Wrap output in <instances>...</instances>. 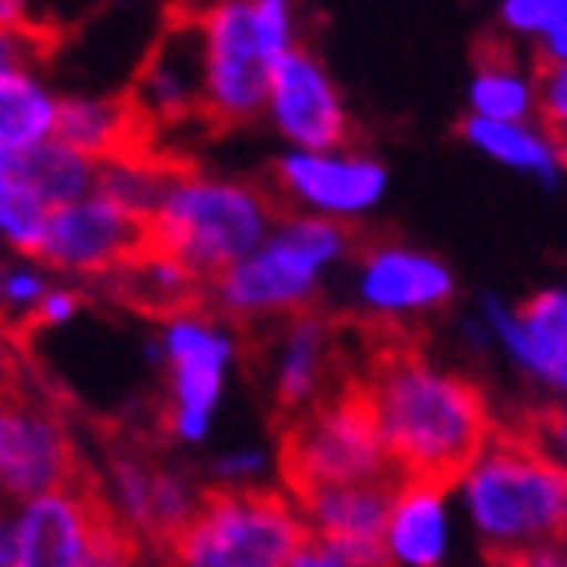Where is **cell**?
Here are the masks:
<instances>
[{
    "mask_svg": "<svg viewBox=\"0 0 567 567\" xmlns=\"http://www.w3.org/2000/svg\"><path fill=\"white\" fill-rule=\"evenodd\" d=\"M551 413H559V416H564V421H567V405H559V409H551Z\"/></svg>",
    "mask_w": 567,
    "mask_h": 567,
    "instance_id": "cell-43",
    "label": "cell"
},
{
    "mask_svg": "<svg viewBox=\"0 0 567 567\" xmlns=\"http://www.w3.org/2000/svg\"><path fill=\"white\" fill-rule=\"evenodd\" d=\"M393 484H346V488H318L298 496L306 536L361 567H385L381 536H385Z\"/></svg>",
    "mask_w": 567,
    "mask_h": 567,
    "instance_id": "cell-20",
    "label": "cell"
},
{
    "mask_svg": "<svg viewBox=\"0 0 567 567\" xmlns=\"http://www.w3.org/2000/svg\"><path fill=\"white\" fill-rule=\"evenodd\" d=\"M532 433L539 436V445L548 449V453H556L559 461L567 464V421L559 413H551V409H544V413L532 421Z\"/></svg>",
    "mask_w": 567,
    "mask_h": 567,
    "instance_id": "cell-38",
    "label": "cell"
},
{
    "mask_svg": "<svg viewBox=\"0 0 567 567\" xmlns=\"http://www.w3.org/2000/svg\"><path fill=\"white\" fill-rule=\"evenodd\" d=\"M456 132L468 143V152L496 163V167L528 175V179L544 183V187H559V183H564V143H559L539 120L488 123V120L464 115Z\"/></svg>",
    "mask_w": 567,
    "mask_h": 567,
    "instance_id": "cell-22",
    "label": "cell"
},
{
    "mask_svg": "<svg viewBox=\"0 0 567 567\" xmlns=\"http://www.w3.org/2000/svg\"><path fill=\"white\" fill-rule=\"evenodd\" d=\"M453 501L496 567L539 548H567V464L532 429H496L453 481Z\"/></svg>",
    "mask_w": 567,
    "mask_h": 567,
    "instance_id": "cell-2",
    "label": "cell"
},
{
    "mask_svg": "<svg viewBox=\"0 0 567 567\" xmlns=\"http://www.w3.org/2000/svg\"><path fill=\"white\" fill-rule=\"evenodd\" d=\"M24 389V346L12 326L0 322V398H17Z\"/></svg>",
    "mask_w": 567,
    "mask_h": 567,
    "instance_id": "cell-37",
    "label": "cell"
},
{
    "mask_svg": "<svg viewBox=\"0 0 567 567\" xmlns=\"http://www.w3.org/2000/svg\"><path fill=\"white\" fill-rule=\"evenodd\" d=\"M171 167H175V163L159 159V155H152L147 147H140V152L115 155V159L100 163L95 190H100L104 199H112L115 207L127 210V215L147 223V215H152L163 195V183H167Z\"/></svg>",
    "mask_w": 567,
    "mask_h": 567,
    "instance_id": "cell-27",
    "label": "cell"
},
{
    "mask_svg": "<svg viewBox=\"0 0 567 567\" xmlns=\"http://www.w3.org/2000/svg\"><path fill=\"white\" fill-rule=\"evenodd\" d=\"M346 385L353 381L341 378V338L330 313L306 310L275 326L266 346V389L286 421L310 413Z\"/></svg>",
    "mask_w": 567,
    "mask_h": 567,
    "instance_id": "cell-15",
    "label": "cell"
},
{
    "mask_svg": "<svg viewBox=\"0 0 567 567\" xmlns=\"http://www.w3.org/2000/svg\"><path fill=\"white\" fill-rule=\"evenodd\" d=\"M52 286H56V275H48L37 258H0V322L24 338Z\"/></svg>",
    "mask_w": 567,
    "mask_h": 567,
    "instance_id": "cell-30",
    "label": "cell"
},
{
    "mask_svg": "<svg viewBox=\"0 0 567 567\" xmlns=\"http://www.w3.org/2000/svg\"><path fill=\"white\" fill-rule=\"evenodd\" d=\"M350 298L361 322L405 333L456 302V275L425 246L369 243L353 258Z\"/></svg>",
    "mask_w": 567,
    "mask_h": 567,
    "instance_id": "cell-9",
    "label": "cell"
},
{
    "mask_svg": "<svg viewBox=\"0 0 567 567\" xmlns=\"http://www.w3.org/2000/svg\"><path fill=\"white\" fill-rule=\"evenodd\" d=\"M250 20H255V37L270 56V64H278L302 44L298 4H290V0H250Z\"/></svg>",
    "mask_w": 567,
    "mask_h": 567,
    "instance_id": "cell-31",
    "label": "cell"
},
{
    "mask_svg": "<svg viewBox=\"0 0 567 567\" xmlns=\"http://www.w3.org/2000/svg\"><path fill=\"white\" fill-rule=\"evenodd\" d=\"M278 461H282V488L293 501L318 488L398 481L358 381L338 389L310 413L286 421Z\"/></svg>",
    "mask_w": 567,
    "mask_h": 567,
    "instance_id": "cell-7",
    "label": "cell"
},
{
    "mask_svg": "<svg viewBox=\"0 0 567 567\" xmlns=\"http://www.w3.org/2000/svg\"><path fill=\"white\" fill-rule=\"evenodd\" d=\"M48 52V32L40 24L0 29V76L4 72H37Z\"/></svg>",
    "mask_w": 567,
    "mask_h": 567,
    "instance_id": "cell-32",
    "label": "cell"
},
{
    "mask_svg": "<svg viewBox=\"0 0 567 567\" xmlns=\"http://www.w3.org/2000/svg\"><path fill=\"white\" fill-rule=\"evenodd\" d=\"M80 481H87V473L64 413L56 405H48V401L29 398L20 389L17 398H12V425H9V449H4V473H0V501L20 504Z\"/></svg>",
    "mask_w": 567,
    "mask_h": 567,
    "instance_id": "cell-16",
    "label": "cell"
},
{
    "mask_svg": "<svg viewBox=\"0 0 567 567\" xmlns=\"http://www.w3.org/2000/svg\"><path fill=\"white\" fill-rule=\"evenodd\" d=\"M107 524L87 481L12 504L17 567H84Z\"/></svg>",
    "mask_w": 567,
    "mask_h": 567,
    "instance_id": "cell-17",
    "label": "cell"
},
{
    "mask_svg": "<svg viewBox=\"0 0 567 567\" xmlns=\"http://www.w3.org/2000/svg\"><path fill=\"white\" fill-rule=\"evenodd\" d=\"M199 476L210 492H258L275 488V476H282V461L266 445H227L210 456Z\"/></svg>",
    "mask_w": 567,
    "mask_h": 567,
    "instance_id": "cell-29",
    "label": "cell"
},
{
    "mask_svg": "<svg viewBox=\"0 0 567 567\" xmlns=\"http://www.w3.org/2000/svg\"><path fill=\"white\" fill-rule=\"evenodd\" d=\"M270 190L290 215H310L350 230L385 203L389 167L353 143L333 152H286L275 163Z\"/></svg>",
    "mask_w": 567,
    "mask_h": 567,
    "instance_id": "cell-12",
    "label": "cell"
},
{
    "mask_svg": "<svg viewBox=\"0 0 567 567\" xmlns=\"http://www.w3.org/2000/svg\"><path fill=\"white\" fill-rule=\"evenodd\" d=\"M203 64V120L215 127H243L258 120L270 87V56L250 20V0H215L195 9Z\"/></svg>",
    "mask_w": 567,
    "mask_h": 567,
    "instance_id": "cell-10",
    "label": "cell"
},
{
    "mask_svg": "<svg viewBox=\"0 0 567 567\" xmlns=\"http://www.w3.org/2000/svg\"><path fill=\"white\" fill-rule=\"evenodd\" d=\"M60 95L40 72L0 76V159H20L56 140Z\"/></svg>",
    "mask_w": 567,
    "mask_h": 567,
    "instance_id": "cell-24",
    "label": "cell"
},
{
    "mask_svg": "<svg viewBox=\"0 0 567 567\" xmlns=\"http://www.w3.org/2000/svg\"><path fill=\"white\" fill-rule=\"evenodd\" d=\"M564 179H567V143H564Z\"/></svg>",
    "mask_w": 567,
    "mask_h": 567,
    "instance_id": "cell-44",
    "label": "cell"
},
{
    "mask_svg": "<svg viewBox=\"0 0 567 567\" xmlns=\"http://www.w3.org/2000/svg\"><path fill=\"white\" fill-rule=\"evenodd\" d=\"M84 290L72 282H56L52 290L44 293V302H40L37 318H32L29 333L32 330H64V326H72L84 313Z\"/></svg>",
    "mask_w": 567,
    "mask_h": 567,
    "instance_id": "cell-34",
    "label": "cell"
},
{
    "mask_svg": "<svg viewBox=\"0 0 567 567\" xmlns=\"http://www.w3.org/2000/svg\"><path fill=\"white\" fill-rule=\"evenodd\" d=\"M87 484L107 520L147 548H163L207 496L199 473L140 449H112L100 476H87Z\"/></svg>",
    "mask_w": 567,
    "mask_h": 567,
    "instance_id": "cell-8",
    "label": "cell"
},
{
    "mask_svg": "<svg viewBox=\"0 0 567 567\" xmlns=\"http://www.w3.org/2000/svg\"><path fill=\"white\" fill-rule=\"evenodd\" d=\"M112 286L132 306H140L147 313H159V322L171 318V313L207 302V282L190 275L187 266L175 262L171 255L155 250V246H147L135 262L123 266L120 275L112 278Z\"/></svg>",
    "mask_w": 567,
    "mask_h": 567,
    "instance_id": "cell-25",
    "label": "cell"
},
{
    "mask_svg": "<svg viewBox=\"0 0 567 567\" xmlns=\"http://www.w3.org/2000/svg\"><path fill=\"white\" fill-rule=\"evenodd\" d=\"M262 120L290 152H333L353 143V120L338 80L306 40L270 68Z\"/></svg>",
    "mask_w": 567,
    "mask_h": 567,
    "instance_id": "cell-14",
    "label": "cell"
},
{
    "mask_svg": "<svg viewBox=\"0 0 567 567\" xmlns=\"http://www.w3.org/2000/svg\"><path fill=\"white\" fill-rule=\"evenodd\" d=\"M282 218L275 190L199 167H171L163 195L147 215V246L215 282L243 262Z\"/></svg>",
    "mask_w": 567,
    "mask_h": 567,
    "instance_id": "cell-3",
    "label": "cell"
},
{
    "mask_svg": "<svg viewBox=\"0 0 567 567\" xmlns=\"http://www.w3.org/2000/svg\"><path fill=\"white\" fill-rule=\"evenodd\" d=\"M353 258V235L310 215H286L227 275L207 286V306L238 326H282L313 310L318 293Z\"/></svg>",
    "mask_w": 567,
    "mask_h": 567,
    "instance_id": "cell-4",
    "label": "cell"
},
{
    "mask_svg": "<svg viewBox=\"0 0 567 567\" xmlns=\"http://www.w3.org/2000/svg\"><path fill=\"white\" fill-rule=\"evenodd\" d=\"M476 313L488 330L492 358H501L532 393L548 398V409L567 405V286H544L520 302L484 293Z\"/></svg>",
    "mask_w": 567,
    "mask_h": 567,
    "instance_id": "cell-11",
    "label": "cell"
},
{
    "mask_svg": "<svg viewBox=\"0 0 567 567\" xmlns=\"http://www.w3.org/2000/svg\"><path fill=\"white\" fill-rule=\"evenodd\" d=\"M512 567H524V564H512Z\"/></svg>",
    "mask_w": 567,
    "mask_h": 567,
    "instance_id": "cell-45",
    "label": "cell"
},
{
    "mask_svg": "<svg viewBox=\"0 0 567 567\" xmlns=\"http://www.w3.org/2000/svg\"><path fill=\"white\" fill-rule=\"evenodd\" d=\"M9 425H12V398H0V473H4V449H9Z\"/></svg>",
    "mask_w": 567,
    "mask_h": 567,
    "instance_id": "cell-42",
    "label": "cell"
},
{
    "mask_svg": "<svg viewBox=\"0 0 567 567\" xmlns=\"http://www.w3.org/2000/svg\"><path fill=\"white\" fill-rule=\"evenodd\" d=\"M290 567H361V564H353V559L341 556V551L326 548V544H318V539H306L302 551L293 556Z\"/></svg>",
    "mask_w": 567,
    "mask_h": 567,
    "instance_id": "cell-39",
    "label": "cell"
},
{
    "mask_svg": "<svg viewBox=\"0 0 567 567\" xmlns=\"http://www.w3.org/2000/svg\"><path fill=\"white\" fill-rule=\"evenodd\" d=\"M243 341L207 302L163 318L147 346V361L163 369L167 409L163 429L179 449H203L215 433L218 409L227 401Z\"/></svg>",
    "mask_w": 567,
    "mask_h": 567,
    "instance_id": "cell-6",
    "label": "cell"
},
{
    "mask_svg": "<svg viewBox=\"0 0 567 567\" xmlns=\"http://www.w3.org/2000/svg\"><path fill=\"white\" fill-rule=\"evenodd\" d=\"M0 567H17V528H12V504L0 501Z\"/></svg>",
    "mask_w": 567,
    "mask_h": 567,
    "instance_id": "cell-40",
    "label": "cell"
},
{
    "mask_svg": "<svg viewBox=\"0 0 567 567\" xmlns=\"http://www.w3.org/2000/svg\"><path fill=\"white\" fill-rule=\"evenodd\" d=\"M135 120L143 135L152 127L187 123L190 115L203 120V64H199V32L195 17L183 12V20H171L152 56L143 60L135 87L127 92Z\"/></svg>",
    "mask_w": 567,
    "mask_h": 567,
    "instance_id": "cell-18",
    "label": "cell"
},
{
    "mask_svg": "<svg viewBox=\"0 0 567 567\" xmlns=\"http://www.w3.org/2000/svg\"><path fill=\"white\" fill-rule=\"evenodd\" d=\"M453 484L398 481L385 516V567H445L456 548Z\"/></svg>",
    "mask_w": 567,
    "mask_h": 567,
    "instance_id": "cell-19",
    "label": "cell"
},
{
    "mask_svg": "<svg viewBox=\"0 0 567 567\" xmlns=\"http://www.w3.org/2000/svg\"><path fill=\"white\" fill-rule=\"evenodd\" d=\"M539 123L567 143V64L539 72Z\"/></svg>",
    "mask_w": 567,
    "mask_h": 567,
    "instance_id": "cell-35",
    "label": "cell"
},
{
    "mask_svg": "<svg viewBox=\"0 0 567 567\" xmlns=\"http://www.w3.org/2000/svg\"><path fill=\"white\" fill-rule=\"evenodd\" d=\"M140 556H143L140 539H132L127 532L115 528V524H107L104 536H100V544H95V551L87 556L84 567H143Z\"/></svg>",
    "mask_w": 567,
    "mask_h": 567,
    "instance_id": "cell-36",
    "label": "cell"
},
{
    "mask_svg": "<svg viewBox=\"0 0 567 567\" xmlns=\"http://www.w3.org/2000/svg\"><path fill=\"white\" fill-rule=\"evenodd\" d=\"M20 171L32 183V190L48 203V210L87 199L95 190V179H100V163L84 159V155L64 147L60 140L44 143V147H37L29 155H20Z\"/></svg>",
    "mask_w": 567,
    "mask_h": 567,
    "instance_id": "cell-26",
    "label": "cell"
},
{
    "mask_svg": "<svg viewBox=\"0 0 567 567\" xmlns=\"http://www.w3.org/2000/svg\"><path fill=\"white\" fill-rule=\"evenodd\" d=\"M528 60L544 72V68H564L567 64V0H551L548 20L539 29V40L528 48Z\"/></svg>",
    "mask_w": 567,
    "mask_h": 567,
    "instance_id": "cell-33",
    "label": "cell"
},
{
    "mask_svg": "<svg viewBox=\"0 0 567 567\" xmlns=\"http://www.w3.org/2000/svg\"><path fill=\"white\" fill-rule=\"evenodd\" d=\"M32 24V9L24 0H0V29H20Z\"/></svg>",
    "mask_w": 567,
    "mask_h": 567,
    "instance_id": "cell-41",
    "label": "cell"
},
{
    "mask_svg": "<svg viewBox=\"0 0 567 567\" xmlns=\"http://www.w3.org/2000/svg\"><path fill=\"white\" fill-rule=\"evenodd\" d=\"M147 250V223L115 207L100 190L87 199L68 203L48 215L44 238L37 246V262L48 275H60L64 282H112L123 266Z\"/></svg>",
    "mask_w": 567,
    "mask_h": 567,
    "instance_id": "cell-13",
    "label": "cell"
},
{
    "mask_svg": "<svg viewBox=\"0 0 567 567\" xmlns=\"http://www.w3.org/2000/svg\"><path fill=\"white\" fill-rule=\"evenodd\" d=\"M302 508L286 488L210 492L159 548V567H290L306 544Z\"/></svg>",
    "mask_w": 567,
    "mask_h": 567,
    "instance_id": "cell-5",
    "label": "cell"
},
{
    "mask_svg": "<svg viewBox=\"0 0 567 567\" xmlns=\"http://www.w3.org/2000/svg\"><path fill=\"white\" fill-rule=\"evenodd\" d=\"M358 389L398 481L453 484L501 429L484 389L468 373L441 365L409 341L381 346Z\"/></svg>",
    "mask_w": 567,
    "mask_h": 567,
    "instance_id": "cell-1",
    "label": "cell"
},
{
    "mask_svg": "<svg viewBox=\"0 0 567 567\" xmlns=\"http://www.w3.org/2000/svg\"><path fill=\"white\" fill-rule=\"evenodd\" d=\"M464 115L488 123L539 120V68L524 52L488 37L464 87Z\"/></svg>",
    "mask_w": 567,
    "mask_h": 567,
    "instance_id": "cell-21",
    "label": "cell"
},
{
    "mask_svg": "<svg viewBox=\"0 0 567 567\" xmlns=\"http://www.w3.org/2000/svg\"><path fill=\"white\" fill-rule=\"evenodd\" d=\"M56 140L92 163L140 152L143 127L127 95H60Z\"/></svg>",
    "mask_w": 567,
    "mask_h": 567,
    "instance_id": "cell-23",
    "label": "cell"
},
{
    "mask_svg": "<svg viewBox=\"0 0 567 567\" xmlns=\"http://www.w3.org/2000/svg\"><path fill=\"white\" fill-rule=\"evenodd\" d=\"M48 203L24 179L20 159H0V246L17 258L37 255L48 227Z\"/></svg>",
    "mask_w": 567,
    "mask_h": 567,
    "instance_id": "cell-28",
    "label": "cell"
}]
</instances>
